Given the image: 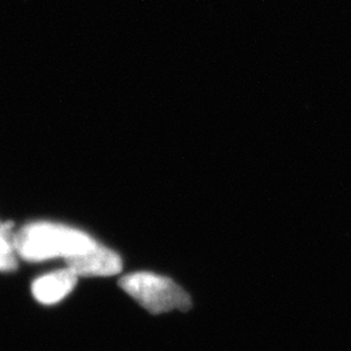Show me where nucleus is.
<instances>
[{
	"mask_svg": "<svg viewBox=\"0 0 351 351\" xmlns=\"http://www.w3.org/2000/svg\"><path fill=\"white\" fill-rule=\"evenodd\" d=\"M120 287L151 314L186 311L191 306L188 293L167 277L149 272L132 274L121 278Z\"/></svg>",
	"mask_w": 351,
	"mask_h": 351,
	"instance_id": "f03ea898",
	"label": "nucleus"
},
{
	"mask_svg": "<svg viewBox=\"0 0 351 351\" xmlns=\"http://www.w3.org/2000/svg\"><path fill=\"white\" fill-rule=\"evenodd\" d=\"M65 264L77 276H112L123 268L121 258L98 242L88 251L66 258Z\"/></svg>",
	"mask_w": 351,
	"mask_h": 351,
	"instance_id": "7ed1b4c3",
	"label": "nucleus"
},
{
	"mask_svg": "<svg viewBox=\"0 0 351 351\" xmlns=\"http://www.w3.org/2000/svg\"><path fill=\"white\" fill-rule=\"evenodd\" d=\"M17 268V258L13 247H0V272H10Z\"/></svg>",
	"mask_w": 351,
	"mask_h": 351,
	"instance_id": "39448f33",
	"label": "nucleus"
},
{
	"mask_svg": "<svg viewBox=\"0 0 351 351\" xmlns=\"http://www.w3.org/2000/svg\"><path fill=\"white\" fill-rule=\"evenodd\" d=\"M13 223H1L0 221V234L13 237L12 234Z\"/></svg>",
	"mask_w": 351,
	"mask_h": 351,
	"instance_id": "423d86ee",
	"label": "nucleus"
},
{
	"mask_svg": "<svg viewBox=\"0 0 351 351\" xmlns=\"http://www.w3.org/2000/svg\"><path fill=\"white\" fill-rule=\"evenodd\" d=\"M77 277L69 268L52 272L37 278L32 285V293L34 298L43 304L58 303L73 290Z\"/></svg>",
	"mask_w": 351,
	"mask_h": 351,
	"instance_id": "20e7f679",
	"label": "nucleus"
},
{
	"mask_svg": "<svg viewBox=\"0 0 351 351\" xmlns=\"http://www.w3.org/2000/svg\"><path fill=\"white\" fill-rule=\"evenodd\" d=\"M95 239L69 226L52 223H34L13 234L14 251L29 262L53 258H69L82 254L95 245Z\"/></svg>",
	"mask_w": 351,
	"mask_h": 351,
	"instance_id": "f257e3e1",
	"label": "nucleus"
}]
</instances>
